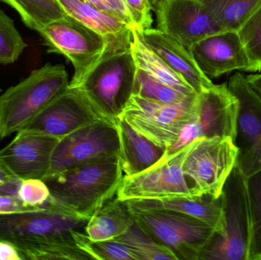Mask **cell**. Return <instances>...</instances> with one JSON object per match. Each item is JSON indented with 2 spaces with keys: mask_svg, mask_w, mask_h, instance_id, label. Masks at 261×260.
Segmentation results:
<instances>
[{
  "mask_svg": "<svg viewBox=\"0 0 261 260\" xmlns=\"http://www.w3.org/2000/svg\"><path fill=\"white\" fill-rule=\"evenodd\" d=\"M119 158L83 163L44 180L49 204L84 219L116 197L123 180Z\"/></svg>",
  "mask_w": 261,
  "mask_h": 260,
  "instance_id": "1",
  "label": "cell"
},
{
  "mask_svg": "<svg viewBox=\"0 0 261 260\" xmlns=\"http://www.w3.org/2000/svg\"><path fill=\"white\" fill-rule=\"evenodd\" d=\"M137 67L130 49L107 53L76 88L100 119L117 125L134 93Z\"/></svg>",
  "mask_w": 261,
  "mask_h": 260,
  "instance_id": "2",
  "label": "cell"
},
{
  "mask_svg": "<svg viewBox=\"0 0 261 260\" xmlns=\"http://www.w3.org/2000/svg\"><path fill=\"white\" fill-rule=\"evenodd\" d=\"M69 83L64 66L47 63L8 89L0 96V140L25 128Z\"/></svg>",
  "mask_w": 261,
  "mask_h": 260,
  "instance_id": "3",
  "label": "cell"
},
{
  "mask_svg": "<svg viewBox=\"0 0 261 260\" xmlns=\"http://www.w3.org/2000/svg\"><path fill=\"white\" fill-rule=\"evenodd\" d=\"M128 209L141 230L168 247L178 260H199L216 232L208 224L184 214L159 209Z\"/></svg>",
  "mask_w": 261,
  "mask_h": 260,
  "instance_id": "4",
  "label": "cell"
},
{
  "mask_svg": "<svg viewBox=\"0 0 261 260\" xmlns=\"http://www.w3.org/2000/svg\"><path fill=\"white\" fill-rule=\"evenodd\" d=\"M222 197L223 230L215 232L199 260H248L251 226L246 177L236 166L224 185Z\"/></svg>",
  "mask_w": 261,
  "mask_h": 260,
  "instance_id": "5",
  "label": "cell"
},
{
  "mask_svg": "<svg viewBox=\"0 0 261 260\" xmlns=\"http://www.w3.org/2000/svg\"><path fill=\"white\" fill-rule=\"evenodd\" d=\"M199 139L167 154L145 170L124 177L116 198L122 201L198 196L184 172L187 159Z\"/></svg>",
  "mask_w": 261,
  "mask_h": 260,
  "instance_id": "6",
  "label": "cell"
},
{
  "mask_svg": "<svg viewBox=\"0 0 261 260\" xmlns=\"http://www.w3.org/2000/svg\"><path fill=\"white\" fill-rule=\"evenodd\" d=\"M38 33L48 53L63 55L73 64L70 87L78 85L106 53L116 52L107 38L67 15L46 24Z\"/></svg>",
  "mask_w": 261,
  "mask_h": 260,
  "instance_id": "7",
  "label": "cell"
},
{
  "mask_svg": "<svg viewBox=\"0 0 261 260\" xmlns=\"http://www.w3.org/2000/svg\"><path fill=\"white\" fill-rule=\"evenodd\" d=\"M196 115L197 98L193 102L169 105L132 94L119 119L150 141L168 150Z\"/></svg>",
  "mask_w": 261,
  "mask_h": 260,
  "instance_id": "8",
  "label": "cell"
},
{
  "mask_svg": "<svg viewBox=\"0 0 261 260\" xmlns=\"http://www.w3.org/2000/svg\"><path fill=\"white\" fill-rule=\"evenodd\" d=\"M119 152L117 125L100 119L59 140L43 181L77 165L119 158Z\"/></svg>",
  "mask_w": 261,
  "mask_h": 260,
  "instance_id": "9",
  "label": "cell"
},
{
  "mask_svg": "<svg viewBox=\"0 0 261 260\" xmlns=\"http://www.w3.org/2000/svg\"><path fill=\"white\" fill-rule=\"evenodd\" d=\"M239 100L226 82L204 90L197 96V115L187 125L177 141L167 150L171 154L196 139L229 137L234 141Z\"/></svg>",
  "mask_w": 261,
  "mask_h": 260,
  "instance_id": "10",
  "label": "cell"
},
{
  "mask_svg": "<svg viewBox=\"0 0 261 260\" xmlns=\"http://www.w3.org/2000/svg\"><path fill=\"white\" fill-rule=\"evenodd\" d=\"M238 149L229 137L200 138L189 155L184 172L198 196H220L237 161Z\"/></svg>",
  "mask_w": 261,
  "mask_h": 260,
  "instance_id": "11",
  "label": "cell"
},
{
  "mask_svg": "<svg viewBox=\"0 0 261 260\" xmlns=\"http://www.w3.org/2000/svg\"><path fill=\"white\" fill-rule=\"evenodd\" d=\"M87 221L47 203L35 210L0 215V240L21 248L72 230L82 232Z\"/></svg>",
  "mask_w": 261,
  "mask_h": 260,
  "instance_id": "12",
  "label": "cell"
},
{
  "mask_svg": "<svg viewBox=\"0 0 261 260\" xmlns=\"http://www.w3.org/2000/svg\"><path fill=\"white\" fill-rule=\"evenodd\" d=\"M227 84L239 100L234 139L238 149L236 166L247 178L261 171V99L242 73L231 76Z\"/></svg>",
  "mask_w": 261,
  "mask_h": 260,
  "instance_id": "13",
  "label": "cell"
},
{
  "mask_svg": "<svg viewBox=\"0 0 261 260\" xmlns=\"http://www.w3.org/2000/svg\"><path fill=\"white\" fill-rule=\"evenodd\" d=\"M59 140L53 136L24 128L17 132L6 148L0 150V160L19 180H44Z\"/></svg>",
  "mask_w": 261,
  "mask_h": 260,
  "instance_id": "14",
  "label": "cell"
},
{
  "mask_svg": "<svg viewBox=\"0 0 261 260\" xmlns=\"http://www.w3.org/2000/svg\"><path fill=\"white\" fill-rule=\"evenodd\" d=\"M156 28L190 50L195 43L222 32L200 0H164L154 11Z\"/></svg>",
  "mask_w": 261,
  "mask_h": 260,
  "instance_id": "15",
  "label": "cell"
},
{
  "mask_svg": "<svg viewBox=\"0 0 261 260\" xmlns=\"http://www.w3.org/2000/svg\"><path fill=\"white\" fill-rule=\"evenodd\" d=\"M100 119L83 95L68 85L24 128L61 140Z\"/></svg>",
  "mask_w": 261,
  "mask_h": 260,
  "instance_id": "16",
  "label": "cell"
},
{
  "mask_svg": "<svg viewBox=\"0 0 261 260\" xmlns=\"http://www.w3.org/2000/svg\"><path fill=\"white\" fill-rule=\"evenodd\" d=\"M190 51L199 70L210 79L236 70H251L237 31H222L205 37L193 44Z\"/></svg>",
  "mask_w": 261,
  "mask_h": 260,
  "instance_id": "17",
  "label": "cell"
},
{
  "mask_svg": "<svg viewBox=\"0 0 261 260\" xmlns=\"http://www.w3.org/2000/svg\"><path fill=\"white\" fill-rule=\"evenodd\" d=\"M142 35L152 50L181 76L197 94L215 85L202 73L190 50L158 28L146 29Z\"/></svg>",
  "mask_w": 261,
  "mask_h": 260,
  "instance_id": "18",
  "label": "cell"
},
{
  "mask_svg": "<svg viewBox=\"0 0 261 260\" xmlns=\"http://www.w3.org/2000/svg\"><path fill=\"white\" fill-rule=\"evenodd\" d=\"M66 15L102 35L113 51L130 48L132 27L113 15L98 9L87 0H58Z\"/></svg>",
  "mask_w": 261,
  "mask_h": 260,
  "instance_id": "19",
  "label": "cell"
},
{
  "mask_svg": "<svg viewBox=\"0 0 261 260\" xmlns=\"http://www.w3.org/2000/svg\"><path fill=\"white\" fill-rule=\"evenodd\" d=\"M128 207L136 209H159L171 211L193 217L222 234L224 225L223 203L220 196L202 195L193 198L162 200H138L125 201Z\"/></svg>",
  "mask_w": 261,
  "mask_h": 260,
  "instance_id": "20",
  "label": "cell"
},
{
  "mask_svg": "<svg viewBox=\"0 0 261 260\" xmlns=\"http://www.w3.org/2000/svg\"><path fill=\"white\" fill-rule=\"evenodd\" d=\"M120 140L119 160L124 177L136 175L159 161L167 149L135 131L124 119L117 122Z\"/></svg>",
  "mask_w": 261,
  "mask_h": 260,
  "instance_id": "21",
  "label": "cell"
},
{
  "mask_svg": "<svg viewBox=\"0 0 261 260\" xmlns=\"http://www.w3.org/2000/svg\"><path fill=\"white\" fill-rule=\"evenodd\" d=\"M130 49L137 68L142 70L153 79L184 94L190 96L197 95L179 75L172 70L167 63L152 50L144 40L141 31L136 27H132Z\"/></svg>",
  "mask_w": 261,
  "mask_h": 260,
  "instance_id": "22",
  "label": "cell"
},
{
  "mask_svg": "<svg viewBox=\"0 0 261 260\" xmlns=\"http://www.w3.org/2000/svg\"><path fill=\"white\" fill-rule=\"evenodd\" d=\"M134 223L126 203L115 197L90 217L84 233L91 241H109L122 236Z\"/></svg>",
  "mask_w": 261,
  "mask_h": 260,
  "instance_id": "23",
  "label": "cell"
},
{
  "mask_svg": "<svg viewBox=\"0 0 261 260\" xmlns=\"http://www.w3.org/2000/svg\"><path fill=\"white\" fill-rule=\"evenodd\" d=\"M73 232L50 237L17 250L21 260L93 259L78 246Z\"/></svg>",
  "mask_w": 261,
  "mask_h": 260,
  "instance_id": "24",
  "label": "cell"
},
{
  "mask_svg": "<svg viewBox=\"0 0 261 260\" xmlns=\"http://www.w3.org/2000/svg\"><path fill=\"white\" fill-rule=\"evenodd\" d=\"M223 31H237L261 6V0H200Z\"/></svg>",
  "mask_w": 261,
  "mask_h": 260,
  "instance_id": "25",
  "label": "cell"
},
{
  "mask_svg": "<svg viewBox=\"0 0 261 260\" xmlns=\"http://www.w3.org/2000/svg\"><path fill=\"white\" fill-rule=\"evenodd\" d=\"M13 8L27 27L39 32L46 24L66 16L58 0H0Z\"/></svg>",
  "mask_w": 261,
  "mask_h": 260,
  "instance_id": "26",
  "label": "cell"
},
{
  "mask_svg": "<svg viewBox=\"0 0 261 260\" xmlns=\"http://www.w3.org/2000/svg\"><path fill=\"white\" fill-rule=\"evenodd\" d=\"M115 240L127 246L138 260H178L172 250L155 241L135 221L124 235Z\"/></svg>",
  "mask_w": 261,
  "mask_h": 260,
  "instance_id": "27",
  "label": "cell"
},
{
  "mask_svg": "<svg viewBox=\"0 0 261 260\" xmlns=\"http://www.w3.org/2000/svg\"><path fill=\"white\" fill-rule=\"evenodd\" d=\"M250 215L248 260H261V171L246 178Z\"/></svg>",
  "mask_w": 261,
  "mask_h": 260,
  "instance_id": "28",
  "label": "cell"
},
{
  "mask_svg": "<svg viewBox=\"0 0 261 260\" xmlns=\"http://www.w3.org/2000/svg\"><path fill=\"white\" fill-rule=\"evenodd\" d=\"M133 94L169 105H179L196 100L195 96H187L169 85L153 79L142 70L137 69Z\"/></svg>",
  "mask_w": 261,
  "mask_h": 260,
  "instance_id": "29",
  "label": "cell"
},
{
  "mask_svg": "<svg viewBox=\"0 0 261 260\" xmlns=\"http://www.w3.org/2000/svg\"><path fill=\"white\" fill-rule=\"evenodd\" d=\"M78 246L95 260H138L127 246L116 240L93 241L81 230H73Z\"/></svg>",
  "mask_w": 261,
  "mask_h": 260,
  "instance_id": "30",
  "label": "cell"
},
{
  "mask_svg": "<svg viewBox=\"0 0 261 260\" xmlns=\"http://www.w3.org/2000/svg\"><path fill=\"white\" fill-rule=\"evenodd\" d=\"M249 60L250 72L261 71V6L237 30Z\"/></svg>",
  "mask_w": 261,
  "mask_h": 260,
  "instance_id": "31",
  "label": "cell"
},
{
  "mask_svg": "<svg viewBox=\"0 0 261 260\" xmlns=\"http://www.w3.org/2000/svg\"><path fill=\"white\" fill-rule=\"evenodd\" d=\"M26 47L13 20L0 9V64H13Z\"/></svg>",
  "mask_w": 261,
  "mask_h": 260,
  "instance_id": "32",
  "label": "cell"
},
{
  "mask_svg": "<svg viewBox=\"0 0 261 260\" xmlns=\"http://www.w3.org/2000/svg\"><path fill=\"white\" fill-rule=\"evenodd\" d=\"M18 197L29 206L43 208L47 206L50 193L45 182L37 179L21 180Z\"/></svg>",
  "mask_w": 261,
  "mask_h": 260,
  "instance_id": "33",
  "label": "cell"
},
{
  "mask_svg": "<svg viewBox=\"0 0 261 260\" xmlns=\"http://www.w3.org/2000/svg\"><path fill=\"white\" fill-rule=\"evenodd\" d=\"M125 3L129 9L137 28L143 32L152 27L153 9L149 0H125Z\"/></svg>",
  "mask_w": 261,
  "mask_h": 260,
  "instance_id": "34",
  "label": "cell"
},
{
  "mask_svg": "<svg viewBox=\"0 0 261 260\" xmlns=\"http://www.w3.org/2000/svg\"><path fill=\"white\" fill-rule=\"evenodd\" d=\"M100 10L113 15L126 23L130 27H135L133 18L125 0H87Z\"/></svg>",
  "mask_w": 261,
  "mask_h": 260,
  "instance_id": "35",
  "label": "cell"
},
{
  "mask_svg": "<svg viewBox=\"0 0 261 260\" xmlns=\"http://www.w3.org/2000/svg\"><path fill=\"white\" fill-rule=\"evenodd\" d=\"M38 209L40 208L29 206L15 195L7 194L0 195V215H8Z\"/></svg>",
  "mask_w": 261,
  "mask_h": 260,
  "instance_id": "36",
  "label": "cell"
},
{
  "mask_svg": "<svg viewBox=\"0 0 261 260\" xmlns=\"http://www.w3.org/2000/svg\"><path fill=\"white\" fill-rule=\"evenodd\" d=\"M21 180L12 175L0 160V195H15L18 197V188Z\"/></svg>",
  "mask_w": 261,
  "mask_h": 260,
  "instance_id": "37",
  "label": "cell"
},
{
  "mask_svg": "<svg viewBox=\"0 0 261 260\" xmlns=\"http://www.w3.org/2000/svg\"><path fill=\"white\" fill-rule=\"evenodd\" d=\"M0 260H21L16 247L0 240Z\"/></svg>",
  "mask_w": 261,
  "mask_h": 260,
  "instance_id": "38",
  "label": "cell"
},
{
  "mask_svg": "<svg viewBox=\"0 0 261 260\" xmlns=\"http://www.w3.org/2000/svg\"><path fill=\"white\" fill-rule=\"evenodd\" d=\"M246 76L247 82L253 90L258 95L261 99V71L260 73L248 75Z\"/></svg>",
  "mask_w": 261,
  "mask_h": 260,
  "instance_id": "39",
  "label": "cell"
},
{
  "mask_svg": "<svg viewBox=\"0 0 261 260\" xmlns=\"http://www.w3.org/2000/svg\"><path fill=\"white\" fill-rule=\"evenodd\" d=\"M163 1H164V0H149L150 5H151L152 9H153V12H154V11L158 9V6L161 5V3H162Z\"/></svg>",
  "mask_w": 261,
  "mask_h": 260,
  "instance_id": "40",
  "label": "cell"
}]
</instances>
